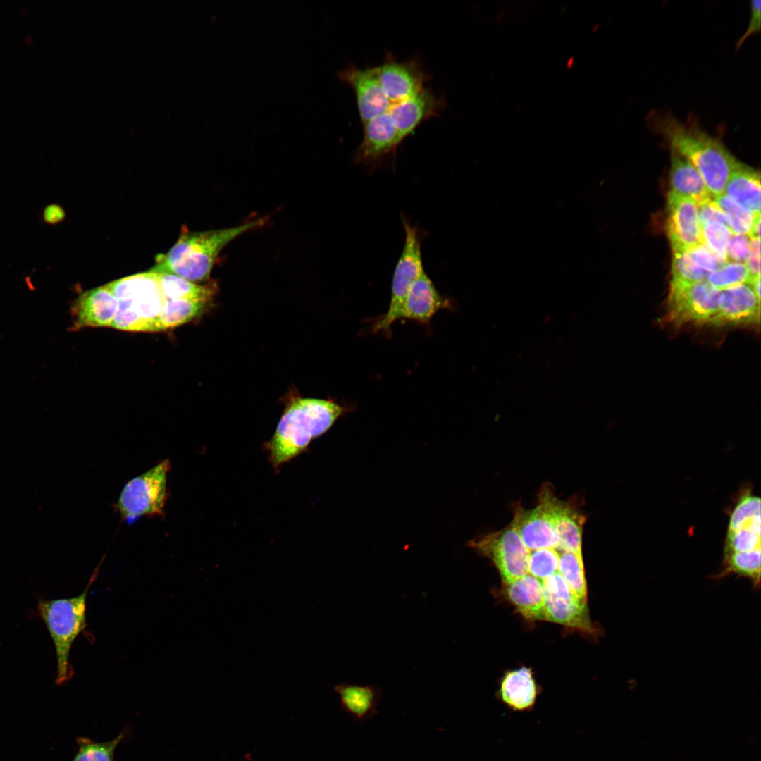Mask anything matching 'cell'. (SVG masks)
I'll return each mask as SVG.
<instances>
[{
  "label": "cell",
  "mask_w": 761,
  "mask_h": 761,
  "mask_svg": "<svg viewBox=\"0 0 761 761\" xmlns=\"http://www.w3.org/2000/svg\"><path fill=\"white\" fill-rule=\"evenodd\" d=\"M379 82L392 105L407 99L423 89L427 80L417 61H390L375 67Z\"/></svg>",
  "instance_id": "14"
},
{
  "label": "cell",
  "mask_w": 761,
  "mask_h": 761,
  "mask_svg": "<svg viewBox=\"0 0 761 761\" xmlns=\"http://www.w3.org/2000/svg\"><path fill=\"white\" fill-rule=\"evenodd\" d=\"M666 232L673 252L688 251L702 245L698 204L669 193Z\"/></svg>",
  "instance_id": "12"
},
{
  "label": "cell",
  "mask_w": 761,
  "mask_h": 761,
  "mask_svg": "<svg viewBox=\"0 0 761 761\" xmlns=\"http://www.w3.org/2000/svg\"><path fill=\"white\" fill-rule=\"evenodd\" d=\"M669 193L692 200L698 205L713 199L695 166L674 151L671 159Z\"/></svg>",
  "instance_id": "23"
},
{
  "label": "cell",
  "mask_w": 761,
  "mask_h": 761,
  "mask_svg": "<svg viewBox=\"0 0 761 761\" xmlns=\"http://www.w3.org/2000/svg\"><path fill=\"white\" fill-rule=\"evenodd\" d=\"M689 252L695 264L700 269L708 274L717 270L725 263L719 260L716 255L703 244L689 249Z\"/></svg>",
  "instance_id": "38"
},
{
  "label": "cell",
  "mask_w": 761,
  "mask_h": 761,
  "mask_svg": "<svg viewBox=\"0 0 761 761\" xmlns=\"http://www.w3.org/2000/svg\"><path fill=\"white\" fill-rule=\"evenodd\" d=\"M646 120L650 130L661 135L672 151L695 166L712 198L724 194L731 174L741 162L718 139L693 119L681 121L669 112L652 111Z\"/></svg>",
  "instance_id": "1"
},
{
  "label": "cell",
  "mask_w": 761,
  "mask_h": 761,
  "mask_svg": "<svg viewBox=\"0 0 761 761\" xmlns=\"http://www.w3.org/2000/svg\"><path fill=\"white\" fill-rule=\"evenodd\" d=\"M66 216L64 209L57 204H51L44 208L42 219L47 224L56 225L61 222Z\"/></svg>",
  "instance_id": "42"
},
{
  "label": "cell",
  "mask_w": 761,
  "mask_h": 761,
  "mask_svg": "<svg viewBox=\"0 0 761 761\" xmlns=\"http://www.w3.org/2000/svg\"><path fill=\"white\" fill-rule=\"evenodd\" d=\"M753 278L760 276V240L752 238L750 255L745 264Z\"/></svg>",
  "instance_id": "41"
},
{
  "label": "cell",
  "mask_w": 761,
  "mask_h": 761,
  "mask_svg": "<svg viewBox=\"0 0 761 761\" xmlns=\"http://www.w3.org/2000/svg\"><path fill=\"white\" fill-rule=\"evenodd\" d=\"M760 541V498L747 493L730 515L724 557L761 552Z\"/></svg>",
  "instance_id": "10"
},
{
  "label": "cell",
  "mask_w": 761,
  "mask_h": 761,
  "mask_svg": "<svg viewBox=\"0 0 761 761\" xmlns=\"http://www.w3.org/2000/svg\"><path fill=\"white\" fill-rule=\"evenodd\" d=\"M559 555L558 572L579 600L586 605L587 588L582 555L560 551Z\"/></svg>",
  "instance_id": "29"
},
{
  "label": "cell",
  "mask_w": 761,
  "mask_h": 761,
  "mask_svg": "<svg viewBox=\"0 0 761 761\" xmlns=\"http://www.w3.org/2000/svg\"><path fill=\"white\" fill-rule=\"evenodd\" d=\"M338 76L354 89L363 123L387 112L392 106L379 82L375 67L361 69L348 66L338 71Z\"/></svg>",
  "instance_id": "13"
},
{
  "label": "cell",
  "mask_w": 761,
  "mask_h": 761,
  "mask_svg": "<svg viewBox=\"0 0 761 761\" xmlns=\"http://www.w3.org/2000/svg\"><path fill=\"white\" fill-rule=\"evenodd\" d=\"M343 709L358 721H365L378 714L377 705L381 690L376 686H359L342 683L333 687Z\"/></svg>",
  "instance_id": "25"
},
{
  "label": "cell",
  "mask_w": 761,
  "mask_h": 761,
  "mask_svg": "<svg viewBox=\"0 0 761 761\" xmlns=\"http://www.w3.org/2000/svg\"><path fill=\"white\" fill-rule=\"evenodd\" d=\"M721 290L706 280L683 283L671 281L668 312L679 323L710 321L718 310Z\"/></svg>",
  "instance_id": "9"
},
{
  "label": "cell",
  "mask_w": 761,
  "mask_h": 761,
  "mask_svg": "<svg viewBox=\"0 0 761 761\" xmlns=\"http://www.w3.org/2000/svg\"><path fill=\"white\" fill-rule=\"evenodd\" d=\"M402 220L405 233L404 244L393 273L388 309L375 323L374 331L388 330L391 325L398 320L412 285L424 271L419 231L405 218Z\"/></svg>",
  "instance_id": "8"
},
{
  "label": "cell",
  "mask_w": 761,
  "mask_h": 761,
  "mask_svg": "<svg viewBox=\"0 0 761 761\" xmlns=\"http://www.w3.org/2000/svg\"><path fill=\"white\" fill-rule=\"evenodd\" d=\"M540 693L532 672L522 667L507 672L502 678L497 692L499 699L514 712L533 710Z\"/></svg>",
  "instance_id": "22"
},
{
  "label": "cell",
  "mask_w": 761,
  "mask_h": 761,
  "mask_svg": "<svg viewBox=\"0 0 761 761\" xmlns=\"http://www.w3.org/2000/svg\"><path fill=\"white\" fill-rule=\"evenodd\" d=\"M209 302L185 299H166L159 317V331L178 327L201 316Z\"/></svg>",
  "instance_id": "28"
},
{
  "label": "cell",
  "mask_w": 761,
  "mask_h": 761,
  "mask_svg": "<svg viewBox=\"0 0 761 761\" xmlns=\"http://www.w3.org/2000/svg\"><path fill=\"white\" fill-rule=\"evenodd\" d=\"M512 521L528 550L558 548L559 539L554 521L542 503L538 502L528 510L516 507Z\"/></svg>",
  "instance_id": "18"
},
{
  "label": "cell",
  "mask_w": 761,
  "mask_h": 761,
  "mask_svg": "<svg viewBox=\"0 0 761 761\" xmlns=\"http://www.w3.org/2000/svg\"><path fill=\"white\" fill-rule=\"evenodd\" d=\"M713 199L728 216L733 235L750 236L755 218L760 214H754L743 204L724 194Z\"/></svg>",
  "instance_id": "31"
},
{
  "label": "cell",
  "mask_w": 761,
  "mask_h": 761,
  "mask_svg": "<svg viewBox=\"0 0 761 761\" xmlns=\"http://www.w3.org/2000/svg\"><path fill=\"white\" fill-rule=\"evenodd\" d=\"M169 469V460H163L125 485L116 504L123 520L131 524L143 516L163 514L168 497Z\"/></svg>",
  "instance_id": "5"
},
{
  "label": "cell",
  "mask_w": 761,
  "mask_h": 761,
  "mask_svg": "<svg viewBox=\"0 0 761 761\" xmlns=\"http://www.w3.org/2000/svg\"><path fill=\"white\" fill-rule=\"evenodd\" d=\"M745 264L726 261L710 273L706 281L714 287L723 290L741 284H750L753 280Z\"/></svg>",
  "instance_id": "32"
},
{
  "label": "cell",
  "mask_w": 761,
  "mask_h": 761,
  "mask_svg": "<svg viewBox=\"0 0 761 761\" xmlns=\"http://www.w3.org/2000/svg\"><path fill=\"white\" fill-rule=\"evenodd\" d=\"M118 309V300L105 285L85 291L71 306V329L110 327Z\"/></svg>",
  "instance_id": "16"
},
{
  "label": "cell",
  "mask_w": 761,
  "mask_h": 761,
  "mask_svg": "<svg viewBox=\"0 0 761 761\" xmlns=\"http://www.w3.org/2000/svg\"><path fill=\"white\" fill-rule=\"evenodd\" d=\"M760 175L741 163L731 174L724 194L739 202L755 214H760Z\"/></svg>",
  "instance_id": "26"
},
{
  "label": "cell",
  "mask_w": 761,
  "mask_h": 761,
  "mask_svg": "<svg viewBox=\"0 0 761 761\" xmlns=\"http://www.w3.org/2000/svg\"><path fill=\"white\" fill-rule=\"evenodd\" d=\"M671 272V281L683 283L705 281L709 275L695 264L689 250L673 252Z\"/></svg>",
  "instance_id": "35"
},
{
  "label": "cell",
  "mask_w": 761,
  "mask_h": 761,
  "mask_svg": "<svg viewBox=\"0 0 761 761\" xmlns=\"http://www.w3.org/2000/svg\"><path fill=\"white\" fill-rule=\"evenodd\" d=\"M267 221V217H263L234 227L182 232L168 252L157 256L156 264L149 271L175 275L195 283L206 281L223 249L238 236L264 226Z\"/></svg>",
  "instance_id": "3"
},
{
  "label": "cell",
  "mask_w": 761,
  "mask_h": 761,
  "mask_svg": "<svg viewBox=\"0 0 761 761\" xmlns=\"http://www.w3.org/2000/svg\"><path fill=\"white\" fill-rule=\"evenodd\" d=\"M443 107L440 97L424 88L416 95L392 105L388 112L396 126L399 144L423 121L436 116Z\"/></svg>",
  "instance_id": "20"
},
{
  "label": "cell",
  "mask_w": 761,
  "mask_h": 761,
  "mask_svg": "<svg viewBox=\"0 0 761 761\" xmlns=\"http://www.w3.org/2000/svg\"><path fill=\"white\" fill-rule=\"evenodd\" d=\"M156 274L166 299H185L210 302L217 292L218 287L214 282L200 285L169 273Z\"/></svg>",
  "instance_id": "27"
},
{
  "label": "cell",
  "mask_w": 761,
  "mask_h": 761,
  "mask_svg": "<svg viewBox=\"0 0 761 761\" xmlns=\"http://www.w3.org/2000/svg\"><path fill=\"white\" fill-rule=\"evenodd\" d=\"M760 9V0L751 1L750 20L745 31L736 42V49H738L750 36L760 32L761 24Z\"/></svg>",
  "instance_id": "40"
},
{
  "label": "cell",
  "mask_w": 761,
  "mask_h": 761,
  "mask_svg": "<svg viewBox=\"0 0 761 761\" xmlns=\"http://www.w3.org/2000/svg\"><path fill=\"white\" fill-rule=\"evenodd\" d=\"M752 238L748 235H733L726 247L727 261L746 264L750 255Z\"/></svg>",
  "instance_id": "37"
},
{
  "label": "cell",
  "mask_w": 761,
  "mask_h": 761,
  "mask_svg": "<svg viewBox=\"0 0 761 761\" xmlns=\"http://www.w3.org/2000/svg\"><path fill=\"white\" fill-rule=\"evenodd\" d=\"M506 584L508 598L525 618L544 619L543 581L526 574Z\"/></svg>",
  "instance_id": "24"
},
{
  "label": "cell",
  "mask_w": 761,
  "mask_h": 761,
  "mask_svg": "<svg viewBox=\"0 0 761 761\" xmlns=\"http://www.w3.org/2000/svg\"><path fill=\"white\" fill-rule=\"evenodd\" d=\"M99 567L92 574L83 592L69 598L46 600L39 598L37 610L52 639L56 657L57 685L66 683L74 675L70 654L72 645L87 627V598L96 581Z\"/></svg>",
  "instance_id": "4"
},
{
  "label": "cell",
  "mask_w": 761,
  "mask_h": 761,
  "mask_svg": "<svg viewBox=\"0 0 761 761\" xmlns=\"http://www.w3.org/2000/svg\"><path fill=\"white\" fill-rule=\"evenodd\" d=\"M559 559V552L557 549L542 548L529 550L528 573L543 581L558 572Z\"/></svg>",
  "instance_id": "34"
},
{
  "label": "cell",
  "mask_w": 761,
  "mask_h": 761,
  "mask_svg": "<svg viewBox=\"0 0 761 761\" xmlns=\"http://www.w3.org/2000/svg\"><path fill=\"white\" fill-rule=\"evenodd\" d=\"M345 411L332 400L309 397L290 400L271 438L264 445L273 468L278 471L304 452L312 440L327 432Z\"/></svg>",
  "instance_id": "2"
},
{
  "label": "cell",
  "mask_w": 761,
  "mask_h": 761,
  "mask_svg": "<svg viewBox=\"0 0 761 761\" xmlns=\"http://www.w3.org/2000/svg\"><path fill=\"white\" fill-rule=\"evenodd\" d=\"M124 734L105 742H94L89 738H80L78 749L73 761H114V754Z\"/></svg>",
  "instance_id": "33"
},
{
  "label": "cell",
  "mask_w": 761,
  "mask_h": 761,
  "mask_svg": "<svg viewBox=\"0 0 761 761\" xmlns=\"http://www.w3.org/2000/svg\"><path fill=\"white\" fill-rule=\"evenodd\" d=\"M703 244L710 249L722 262H726V247L733 235L724 225L710 222L701 225Z\"/></svg>",
  "instance_id": "36"
},
{
  "label": "cell",
  "mask_w": 761,
  "mask_h": 761,
  "mask_svg": "<svg viewBox=\"0 0 761 761\" xmlns=\"http://www.w3.org/2000/svg\"><path fill=\"white\" fill-rule=\"evenodd\" d=\"M698 214L701 225L710 222H717L730 229L729 220L726 214L720 209L714 199H711L699 205Z\"/></svg>",
  "instance_id": "39"
},
{
  "label": "cell",
  "mask_w": 761,
  "mask_h": 761,
  "mask_svg": "<svg viewBox=\"0 0 761 761\" xmlns=\"http://www.w3.org/2000/svg\"><path fill=\"white\" fill-rule=\"evenodd\" d=\"M105 286L118 300V307L137 316L147 332L159 331V317L166 299L156 273L148 271L116 280Z\"/></svg>",
  "instance_id": "6"
},
{
  "label": "cell",
  "mask_w": 761,
  "mask_h": 761,
  "mask_svg": "<svg viewBox=\"0 0 761 761\" xmlns=\"http://www.w3.org/2000/svg\"><path fill=\"white\" fill-rule=\"evenodd\" d=\"M447 305V300L440 294L424 271L412 285L398 320L406 318L421 323H428L440 309Z\"/></svg>",
  "instance_id": "21"
},
{
  "label": "cell",
  "mask_w": 761,
  "mask_h": 761,
  "mask_svg": "<svg viewBox=\"0 0 761 761\" xmlns=\"http://www.w3.org/2000/svg\"><path fill=\"white\" fill-rule=\"evenodd\" d=\"M760 299L748 283L721 290L718 310L709 323L721 326L759 321Z\"/></svg>",
  "instance_id": "17"
},
{
  "label": "cell",
  "mask_w": 761,
  "mask_h": 761,
  "mask_svg": "<svg viewBox=\"0 0 761 761\" xmlns=\"http://www.w3.org/2000/svg\"><path fill=\"white\" fill-rule=\"evenodd\" d=\"M750 236L751 238H760V215L755 218Z\"/></svg>",
  "instance_id": "43"
},
{
  "label": "cell",
  "mask_w": 761,
  "mask_h": 761,
  "mask_svg": "<svg viewBox=\"0 0 761 761\" xmlns=\"http://www.w3.org/2000/svg\"><path fill=\"white\" fill-rule=\"evenodd\" d=\"M543 586L544 619L590 633L596 631L586 605L579 600L559 572L543 581Z\"/></svg>",
  "instance_id": "11"
},
{
  "label": "cell",
  "mask_w": 761,
  "mask_h": 761,
  "mask_svg": "<svg viewBox=\"0 0 761 761\" xmlns=\"http://www.w3.org/2000/svg\"><path fill=\"white\" fill-rule=\"evenodd\" d=\"M468 545L495 564L505 583L528 574L529 550L513 521L501 530L469 540Z\"/></svg>",
  "instance_id": "7"
},
{
  "label": "cell",
  "mask_w": 761,
  "mask_h": 761,
  "mask_svg": "<svg viewBox=\"0 0 761 761\" xmlns=\"http://www.w3.org/2000/svg\"><path fill=\"white\" fill-rule=\"evenodd\" d=\"M550 513L557 531L559 544L557 550L582 555V536L586 517L569 502L562 501L546 485L538 495Z\"/></svg>",
  "instance_id": "15"
},
{
  "label": "cell",
  "mask_w": 761,
  "mask_h": 761,
  "mask_svg": "<svg viewBox=\"0 0 761 761\" xmlns=\"http://www.w3.org/2000/svg\"><path fill=\"white\" fill-rule=\"evenodd\" d=\"M364 125V137L357 149L356 163H370L394 151L398 147L397 130L388 111Z\"/></svg>",
  "instance_id": "19"
},
{
  "label": "cell",
  "mask_w": 761,
  "mask_h": 761,
  "mask_svg": "<svg viewBox=\"0 0 761 761\" xmlns=\"http://www.w3.org/2000/svg\"><path fill=\"white\" fill-rule=\"evenodd\" d=\"M761 552L731 555L723 557L722 570L717 575L722 578L731 574L749 579L755 588L760 585Z\"/></svg>",
  "instance_id": "30"
}]
</instances>
